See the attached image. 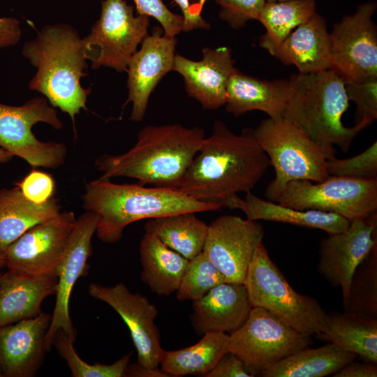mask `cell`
I'll return each mask as SVG.
<instances>
[{
  "label": "cell",
  "mask_w": 377,
  "mask_h": 377,
  "mask_svg": "<svg viewBox=\"0 0 377 377\" xmlns=\"http://www.w3.org/2000/svg\"><path fill=\"white\" fill-rule=\"evenodd\" d=\"M269 166V158L257 142L253 128L236 134L217 120L175 189L222 208L238 193L251 191Z\"/></svg>",
  "instance_id": "obj_1"
},
{
  "label": "cell",
  "mask_w": 377,
  "mask_h": 377,
  "mask_svg": "<svg viewBox=\"0 0 377 377\" xmlns=\"http://www.w3.org/2000/svg\"><path fill=\"white\" fill-rule=\"evenodd\" d=\"M205 131L180 124L148 125L138 133L135 145L120 154H102L95 160L101 177H129L142 185L177 186L198 153Z\"/></svg>",
  "instance_id": "obj_2"
},
{
  "label": "cell",
  "mask_w": 377,
  "mask_h": 377,
  "mask_svg": "<svg viewBox=\"0 0 377 377\" xmlns=\"http://www.w3.org/2000/svg\"><path fill=\"white\" fill-rule=\"evenodd\" d=\"M22 54L36 69L29 88L67 113L75 131V117L82 109L87 110L91 92L90 87L85 89L81 84L88 65L77 31L67 24L45 25L24 44Z\"/></svg>",
  "instance_id": "obj_3"
},
{
  "label": "cell",
  "mask_w": 377,
  "mask_h": 377,
  "mask_svg": "<svg viewBox=\"0 0 377 377\" xmlns=\"http://www.w3.org/2000/svg\"><path fill=\"white\" fill-rule=\"evenodd\" d=\"M82 199L85 211L98 216V238L108 244L120 240L125 228L137 221L221 208L198 201L173 188L119 184L102 177L86 184Z\"/></svg>",
  "instance_id": "obj_4"
},
{
  "label": "cell",
  "mask_w": 377,
  "mask_h": 377,
  "mask_svg": "<svg viewBox=\"0 0 377 377\" xmlns=\"http://www.w3.org/2000/svg\"><path fill=\"white\" fill-rule=\"evenodd\" d=\"M282 117L316 143L347 151L360 131L346 127L342 116L348 108L345 81L331 69L294 75Z\"/></svg>",
  "instance_id": "obj_5"
},
{
  "label": "cell",
  "mask_w": 377,
  "mask_h": 377,
  "mask_svg": "<svg viewBox=\"0 0 377 377\" xmlns=\"http://www.w3.org/2000/svg\"><path fill=\"white\" fill-rule=\"evenodd\" d=\"M253 133L275 170V177L265 192L268 200L276 202L290 182H320L329 176L327 161L335 156L333 146L316 143L286 119H263Z\"/></svg>",
  "instance_id": "obj_6"
},
{
  "label": "cell",
  "mask_w": 377,
  "mask_h": 377,
  "mask_svg": "<svg viewBox=\"0 0 377 377\" xmlns=\"http://www.w3.org/2000/svg\"><path fill=\"white\" fill-rule=\"evenodd\" d=\"M244 284L253 307L263 308L311 337L325 330L327 312L317 300L291 287L263 243L255 250Z\"/></svg>",
  "instance_id": "obj_7"
},
{
  "label": "cell",
  "mask_w": 377,
  "mask_h": 377,
  "mask_svg": "<svg viewBox=\"0 0 377 377\" xmlns=\"http://www.w3.org/2000/svg\"><path fill=\"white\" fill-rule=\"evenodd\" d=\"M311 343V336L263 308L252 307L244 323L229 334L228 351L242 361L253 377Z\"/></svg>",
  "instance_id": "obj_8"
},
{
  "label": "cell",
  "mask_w": 377,
  "mask_h": 377,
  "mask_svg": "<svg viewBox=\"0 0 377 377\" xmlns=\"http://www.w3.org/2000/svg\"><path fill=\"white\" fill-rule=\"evenodd\" d=\"M276 202L300 209L339 214L350 222L377 212V179L329 175L320 182H288Z\"/></svg>",
  "instance_id": "obj_9"
},
{
  "label": "cell",
  "mask_w": 377,
  "mask_h": 377,
  "mask_svg": "<svg viewBox=\"0 0 377 377\" xmlns=\"http://www.w3.org/2000/svg\"><path fill=\"white\" fill-rule=\"evenodd\" d=\"M149 17L134 15L126 0H103L98 20L82 38L84 52L93 69L101 66L126 72L138 45L148 36Z\"/></svg>",
  "instance_id": "obj_10"
},
{
  "label": "cell",
  "mask_w": 377,
  "mask_h": 377,
  "mask_svg": "<svg viewBox=\"0 0 377 377\" xmlns=\"http://www.w3.org/2000/svg\"><path fill=\"white\" fill-rule=\"evenodd\" d=\"M39 122L57 130L63 127L57 110L45 98H34L20 106L0 103V147L33 168H58L65 162L67 148L62 142L39 140L32 131Z\"/></svg>",
  "instance_id": "obj_11"
},
{
  "label": "cell",
  "mask_w": 377,
  "mask_h": 377,
  "mask_svg": "<svg viewBox=\"0 0 377 377\" xmlns=\"http://www.w3.org/2000/svg\"><path fill=\"white\" fill-rule=\"evenodd\" d=\"M376 8V1L359 5L330 33L331 70L345 82L377 78V27L373 20Z\"/></svg>",
  "instance_id": "obj_12"
},
{
  "label": "cell",
  "mask_w": 377,
  "mask_h": 377,
  "mask_svg": "<svg viewBox=\"0 0 377 377\" xmlns=\"http://www.w3.org/2000/svg\"><path fill=\"white\" fill-rule=\"evenodd\" d=\"M76 221L73 212L65 211L33 226L6 249V267L34 274L56 275Z\"/></svg>",
  "instance_id": "obj_13"
},
{
  "label": "cell",
  "mask_w": 377,
  "mask_h": 377,
  "mask_svg": "<svg viewBox=\"0 0 377 377\" xmlns=\"http://www.w3.org/2000/svg\"><path fill=\"white\" fill-rule=\"evenodd\" d=\"M263 237L264 229L258 221L224 215L208 226L202 251L227 282L244 283L255 250Z\"/></svg>",
  "instance_id": "obj_14"
},
{
  "label": "cell",
  "mask_w": 377,
  "mask_h": 377,
  "mask_svg": "<svg viewBox=\"0 0 377 377\" xmlns=\"http://www.w3.org/2000/svg\"><path fill=\"white\" fill-rule=\"evenodd\" d=\"M97 222L98 216L91 211H85L77 218L68 246L57 268L56 302L45 339L47 351L53 346L54 338L59 330H63L73 341L76 340V330L69 312L70 297L77 279L87 273V261L92 254L91 239L96 233Z\"/></svg>",
  "instance_id": "obj_15"
},
{
  "label": "cell",
  "mask_w": 377,
  "mask_h": 377,
  "mask_svg": "<svg viewBox=\"0 0 377 377\" xmlns=\"http://www.w3.org/2000/svg\"><path fill=\"white\" fill-rule=\"evenodd\" d=\"M376 245L377 212L367 219L353 221L346 230L322 239L318 272L332 286L341 289L343 302L348 297L355 270Z\"/></svg>",
  "instance_id": "obj_16"
},
{
  "label": "cell",
  "mask_w": 377,
  "mask_h": 377,
  "mask_svg": "<svg viewBox=\"0 0 377 377\" xmlns=\"http://www.w3.org/2000/svg\"><path fill=\"white\" fill-rule=\"evenodd\" d=\"M89 293L110 306L124 321L137 350V363L147 368H158L163 348L155 323L158 315L156 306L146 297L132 293L123 283L112 286L92 283Z\"/></svg>",
  "instance_id": "obj_17"
},
{
  "label": "cell",
  "mask_w": 377,
  "mask_h": 377,
  "mask_svg": "<svg viewBox=\"0 0 377 377\" xmlns=\"http://www.w3.org/2000/svg\"><path fill=\"white\" fill-rule=\"evenodd\" d=\"M176 44L175 37L165 36L163 29L155 27L131 58L126 71L128 98L124 106L132 103L131 121L143 120L151 94L161 79L173 71Z\"/></svg>",
  "instance_id": "obj_18"
},
{
  "label": "cell",
  "mask_w": 377,
  "mask_h": 377,
  "mask_svg": "<svg viewBox=\"0 0 377 377\" xmlns=\"http://www.w3.org/2000/svg\"><path fill=\"white\" fill-rule=\"evenodd\" d=\"M202 53L200 61L176 54L173 71L183 77L189 97L205 110H216L225 105L228 83L236 70L235 60L227 46L203 47Z\"/></svg>",
  "instance_id": "obj_19"
},
{
  "label": "cell",
  "mask_w": 377,
  "mask_h": 377,
  "mask_svg": "<svg viewBox=\"0 0 377 377\" xmlns=\"http://www.w3.org/2000/svg\"><path fill=\"white\" fill-rule=\"evenodd\" d=\"M52 315H38L0 327V371L6 377L34 376L43 362Z\"/></svg>",
  "instance_id": "obj_20"
},
{
  "label": "cell",
  "mask_w": 377,
  "mask_h": 377,
  "mask_svg": "<svg viewBox=\"0 0 377 377\" xmlns=\"http://www.w3.org/2000/svg\"><path fill=\"white\" fill-rule=\"evenodd\" d=\"M253 306L244 283H221L192 302V326L199 335L218 332L231 334L247 319Z\"/></svg>",
  "instance_id": "obj_21"
},
{
  "label": "cell",
  "mask_w": 377,
  "mask_h": 377,
  "mask_svg": "<svg viewBox=\"0 0 377 377\" xmlns=\"http://www.w3.org/2000/svg\"><path fill=\"white\" fill-rule=\"evenodd\" d=\"M57 275H40L9 269L0 281V327L33 318L41 304L56 295Z\"/></svg>",
  "instance_id": "obj_22"
},
{
  "label": "cell",
  "mask_w": 377,
  "mask_h": 377,
  "mask_svg": "<svg viewBox=\"0 0 377 377\" xmlns=\"http://www.w3.org/2000/svg\"><path fill=\"white\" fill-rule=\"evenodd\" d=\"M290 94L289 80H260L236 68L228 83L224 105L235 117L260 110L276 119L282 117Z\"/></svg>",
  "instance_id": "obj_23"
},
{
  "label": "cell",
  "mask_w": 377,
  "mask_h": 377,
  "mask_svg": "<svg viewBox=\"0 0 377 377\" xmlns=\"http://www.w3.org/2000/svg\"><path fill=\"white\" fill-rule=\"evenodd\" d=\"M285 65H293L300 73L331 69L330 33L318 13L295 28L280 45L275 56Z\"/></svg>",
  "instance_id": "obj_24"
},
{
  "label": "cell",
  "mask_w": 377,
  "mask_h": 377,
  "mask_svg": "<svg viewBox=\"0 0 377 377\" xmlns=\"http://www.w3.org/2000/svg\"><path fill=\"white\" fill-rule=\"evenodd\" d=\"M225 207L239 209L251 221H270L316 228L328 235L346 230L350 221L343 216L315 209L300 210L270 200H263L249 191L243 200L237 195L230 198Z\"/></svg>",
  "instance_id": "obj_25"
},
{
  "label": "cell",
  "mask_w": 377,
  "mask_h": 377,
  "mask_svg": "<svg viewBox=\"0 0 377 377\" xmlns=\"http://www.w3.org/2000/svg\"><path fill=\"white\" fill-rule=\"evenodd\" d=\"M140 279L159 296L168 297L178 289L188 260L145 232L140 243Z\"/></svg>",
  "instance_id": "obj_26"
},
{
  "label": "cell",
  "mask_w": 377,
  "mask_h": 377,
  "mask_svg": "<svg viewBox=\"0 0 377 377\" xmlns=\"http://www.w3.org/2000/svg\"><path fill=\"white\" fill-rule=\"evenodd\" d=\"M317 336L365 361L377 364V318L346 311L327 313L325 328Z\"/></svg>",
  "instance_id": "obj_27"
},
{
  "label": "cell",
  "mask_w": 377,
  "mask_h": 377,
  "mask_svg": "<svg viewBox=\"0 0 377 377\" xmlns=\"http://www.w3.org/2000/svg\"><path fill=\"white\" fill-rule=\"evenodd\" d=\"M59 200L38 204L27 199L17 187L0 189V251L33 226L61 212Z\"/></svg>",
  "instance_id": "obj_28"
},
{
  "label": "cell",
  "mask_w": 377,
  "mask_h": 377,
  "mask_svg": "<svg viewBox=\"0 0 377 377\" xmlns=\"http://www.w3.org/2000/svg\"><path fill=\"white\" fill-rule=\"evenodd\" d=\"M357 355L328 343L316 348L306 347L261 373L263 377H323L336 374Z\"/></svg>",
  "instance_id": "obj_29"
},
{
  "label": "cell",
  "mask_w": 377,
  "mask_h": 377,
  "mask_svg": "<svg viewBox=\"0 0 377 377\" xmlns=\"http://www.w3.org/2000/svg\"><path fill=\"white\" fill-rule=\"evenodd\" d=\"M229 334L212 332L195 344L177 350H162L159 364L169 377L186 375L205 376L228 351Z\"/></svg>",
  "instance_id": "obj_30"
},
{
  "label": "cell",
  "mask_w": 377,
  "mask_h": 377,
  "mask_svg": "<svg viewBox=\"0 0 377 377\" xmlns=\"http://www.w3.org/2000/svg\"><path fill=\"white\" fill-rule=\"evenodd\" d=\"M144 230L191 260L202 251L208 225L198 219L195 212H182L149 219L144 225Z\"/></svg>",
  "instance_id": "obj_31"
},
{
  "label": "cell",
  "mask_w": 377,
  "mask_h": 377,
  "mask_svg": "<svg viewBox=\"0 0 377 377\" xmlns=\"http://www.w3.org/2000/svg\"><path fill=\"white\" fill-rule=\"evenodd\" d=\"M316 12L315 0L266 2L257 19L266 30L260 38V46L274 57L288 35Z\"/></svg>",
  "instance_id": "obj_32"
},
{
  "label": "cell",
  "mask_w": 377,
  "mask_h": 377,
  "mask_svg": "<svg viewBox=\"0 0 377 377\" xmlns=\"http://www.w3.org/2000/svg\"><path fill=\"white\" fill-rule=\"evenodd\" d=\"M343 306L346 311L377 318V245L355 270Z\"/></svg>",
  "instance_id": "obj_33"
},
{
  "label": "cell",
  "mask_w": 377,
  "mask_h": 377,
  "mask_svg": "<svg viewBox=\"0 0 377 377\" xmlns=\"http://www.w3.org/2000/svg\"><path fill=\"white\" fill-rule=\"evenodd\" d=\"M74 341L63 330L55 334L53 346L66 362L73 377H123L130 362L131 353L126 354L111 364H89L77 355Z\"/></svg>",
  "instance_id": "obj_34"
},
{
  "label": "cell",
  "mask_w": 377,
  "mask_h": 377,
  "mask_svg": "<svg viewBox=\"0 0 377 377\" xmlns=\"http://www.w3.org/2000/svg\"><path fill=\"white\" fill-rule=\"evenodd\" d=\"M227 282L223 274L212 263L203 251L188 260L176 293L179 301H195L216 286Z\"/></svg>",
  "instance_id": "obj_35"
},
{
  "label": "cell",
  "mask_w": 377,
  "mask_h": 377,
  "mask_svg": "<svg viewBox=\"0 0 377 377\" xmlns=\"http://www.w3.org/2000/svg\"><path fill=\"white\" fill-rule=\"evenodd\" d=\"M328 175L355 179H377V142L360 154L348 158L335 156L327 161Z\"/></svg>",
  "instance_id": "obj_36"
},
{
  "label": "cell",
  "mask_w": 377,
  "mask_h": 377,
  "mask_svg": "<svg viewBox=\"0 0 377 377\" xmlns=\"http://www.w3.org/2000/svg\"><path fill=\"white\" fill-rule=\"evenodd\" d=\"M348 100L356 105L354 127L360 132L377 118V78L345 82Z\"/></svg>",
  "instance_id": "obj_37"
},
{
  "label": "cell",
  "mask_w": 377,
  "mask_h": 377,
  "mask_svg": "<svg viewBox=\"0 0 377 377\" xmlns=\"http://www.w3.org/2000/svg\"><path fill=\"white\" fill-rule=\"evenodd\" d=\"M220 6L219 16L232 28L239 29L249 21L256 20L265 0H216Z\"/></svg>",
  "instance_id": "obj_38"
},
{
  "label": "cell",
  "mask_w": 377,
  "mask_h": 377,
  "mask_svg": "<svg viewBox=\"0 0 377 377\" xmlns=\"http://www.w3.org/2000/svg\"><path fill=\"white\" fill-rule=\"evenodd\" d=\"M138 15L155 18L165 36L175 37L182 31L183 17L170 11L162 0H133Z\"/></svg>",
  "instance_id": "obj_39"
},
{
  "label": "cell",
  "mask_w": 377,
  "mask_h": 377,
  "mask_svg": "<svg viewBox=\"0 0 377 377\" xmlns=\"http://www.w3.org/2000/svg\"><path fill=\"white\" fill-rule=\"evenodd\" d=\"M15 185L27 199L38 204L53 198L55 191L52 176L38 170H32Z\"/></svg>",
  "instance_id": "obj_40"
},
{
  "label": "cell",
  "mask_w": 377,
  "mask_h": 377,
  "mask_svg": "<svg viewBox=\"0 0 377 377\" xmlns=\"http://www.w3.org/2000/svg\"><path fill=\"white\" fill-rule=\"evenodd\" d=\"M208 0H174L179 7L183 17L182 31L203 29H209L210 24L202 17V11Z\"/></svg>",
  "instance_id": "obj_41"
},
{
  "label": "cell",
  "mask_w": 377,
  "mask_h": 377,
  "mask_svg": "<svg viewBox=\"0 0 377 377\" xmlns=\"http://www.w3.org/2000/svg\"><path fill=\"white\" fill-rule=\"evenodd\" d=\"M205 377H251L242 361L234 353L228 351L219 360Z\"/></svg>",
  "instance_id": "obj_42"
},
{
  "label": "cell",
  "mask_w": 377,
  "mask_h": 377,
  "mask_svg": "<svg viewBox=\"0 0 377 377\" xmlns=\"http://www.w3.org/2000/svg\"><path fill=\"white\" fill-rule=\"evenodd\" d=\"M20 22L14 17H0V49L15 45L20 40Z\"/></svg>",
  "instance_id": "obj_43"
},
{
  "label": "cell",
  "mask_w": 377,
  "mask_h": 377,
  "mask_svg": "<svg viewBox=\"0 0 377 377\" xmlns=\"http://www.w3.org/2000/svg\"><path fill=\"white\" fill-rule=\"evenodd\" d=\"M334 377H376L377 366L371 362H350L333 375Z\"/></svg>",
  "instance_id": "obj_44"
},
{
  "label": "cell",
  "mask_w": 377,
  "mask_h": 377,
  "mask_svg": "<svg viewBox=\"0 0 377 377\" xmlns=\"http://www.w3.org/2000/svg\"><path fill=\"white\" fill-rule=\"evenodd\" d=\"M125 376L133 377H169V376L163 372L161 369L147 368L143 367L138 363H134L128 364Z\"/></svg>",
  "instance_id": "obj_45"
},
{
  "label": "cell",
  "mask_w": 377,
  "mask_h": 377,
  "mask_svg": "<svg viewBox=\"0 0 377 377\" xmlns=\"http://www.w3.org/2000/svg\"><path fill=\"white\" fill-rule=\"evenodd\" d=\"M13 157V155L9 151L0 147V163H7Z\"/></svg>",
  "instance_id": "obj_46"
},
{
  "label": "cell",
  "mask_w": 377,
  "mask_h": 377,
  "mask_svg": "<svg viewBox=\"0 0 377 377\" xmlns=\"http://www.w3.org/2000/svg\"><path fill=\"white\" fill-rule=\"evenodd\" d=\"M6 266V253L0 251V269Z\"/></svg>",
  "instance_id": "obj_47"
},
{
  "label": "cell",
  "mask_w": 377,
  "mask_h": 377,
  "mask_svg": "<svg viewBox=\"0 0 377 377\" xmlns=\"http://www.w3.org/2000/svg\"><path fill=\"white\" fill-rule=\"evenodd\" d=\"M266 2H278V1H288V0H265Z\"/></svg>",
  "instance_id": "obj_48"
},
{
  "label": "cell",
  "mask_w": 377,
  "mask_h": 377,
  "mask_svg": "<svg viewBox=\"0 0 377 377\" xmlns=\"http://www.w3.org/2000/svg\"><path fill=\"white\" fill-rule=\"evenodd\" d=\"M2 274H3V273L0 272V281H1V279Z\"/></svg>",
  "instance_id": "obj_49"
},
{
  "label": "cell",
  "mask_w": 377,
  "mask_h": 377,
  "mask_svg": "<svg viewBox=\"0 0 377 377\" xmlns=\"http://www.w3.org/2000/svg\"><path fill=\"white\" fill-rule=\"evenodd\" d=\"M0 377H3V375H2L1 372V371H0Z\"/></svg>",
  "instance_id": "obj_50"
}]
</instances>
